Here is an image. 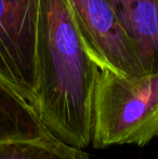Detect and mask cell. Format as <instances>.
Masks as SVG:
<instances>
[{"mask_svg": "<svg viewBox=\"0 0 158 159\" xmlns=\"http://www.w3.org/2000/svg\"><path fill=\"white\" fill-rule=\"evenodd\" d=\"M37 65L33 107L62 141L79 148L88 146L101 68L89 53L68 0H41Z\"/></svg>", "mask_w": 158, "mask_h": 159, "instance_id": "obj_1", "label": "cell"}, {"mask_svg": "<svg viewBox=\"0 0 158 159\" xmlns=\"http://www.w3.org/2000/svg\"><path fill=\"white\" fill-rule=\"evenodd\" d=\"M158 136V73L127 77L100 69L93 106L94 147L137 144Z\"/></svg>", "mask_w": 158, "mask_h": 159, "instance_id": "obj_2", "label": "cell"}, {"mask_svg": "<svg viewBox=\"0 0 158 159\" xmlns=\"http://www.w3.org/2000/svg\"><path fill=\"white\" fill-rule=\"evenodd\" d=\"M41 0H0V78L33 106Z\"/></svg>", "mask_w": 158, "mask_h": 159, "instance_id": "obj_3", "label": "cell"}, {"mask_svg": "<svg viewBox=\"0 0 158 159\" xmlns=\"http://www.w3.org/2000/svg\"><path fill=\"white\" fill-rule=\"evenodd\" d=\"M89 53L100 68L127 77L144 76L143 68L107 0H68Z\"/></svg>", "mask_w": 158, "mask_h": 159, "instance_id": "obj_4", "label": "cell"}, {"mask_svg": "<svg viewBox=\"0 0 158 159\" xmlns=\"http://www.w3.org/2000/svg\"><path fill=\"white\" fill-rule=\"evenodd\" d=\"M144 75L158 73V0H107Z\"/></svg>", "mask_w": 158, "mask_h": 159, "instance_id": "obj_5", "label": "cell"}, {"mask_svg": "<svg viewBox=\"0 0 158 159\" xmlns=\"http://www.w3.org/2000/svg\"><path fill=\"white\" fill-rule=\"evenodd\" d=\"M54 138L34 107L0 78V143Z\"/></svg>", "mask_w": 158, "mask_h": 159, "instance_id": "obj_6", "label": "cell"}, {"mask_svg": "<svg viewBox=\"0 0 158 159\" xmlns=\"http://www.w3.org/2000/svg\"><path fill=\"white\" fill-rule=\"evenodd\" d=\"M0 159H89L79 147L60 138L0 143Z\"/></svg>", "mask_w": 158, "mask_h": 159, "instance_id": "obj_7", "label": "cell"}]
</instances>
